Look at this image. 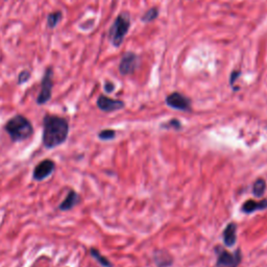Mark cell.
<instances>
[{
    "instance_id": "1",
    "label": "cell",
    "mask_w": 267,
    "mask_h": 267,
    "mask_svg": "<svg viewBox=\"0 0 267 267\" xmlns=\"http://www.w3.org/2000/svg\"><path fill=\"white\" fill-rule=\"evenodd\" d=\"M42 144L46 149H54L64 144L70 132L69 121L62 116L45 114L42 119Z\"/></svg>"
},
{
    "instance_id": "2",
    "label": "cell",
    "mask_w": 267,
    "mask_h": 267,
    "mask_svg": "<svg viewBox=\"0 0 267 267\" xmlns=\"http://www.w3.org/2000/svg\"><path fill=\"white\" fill-rule=\"evenodd\" d=\"M3 130L14 143L28 140L34 133L30 120L21 114H17L8 119L3 126Z\"/></svg>"
},
{
    "instance_id": "3",
    "label": "cell",
    "mask_w": 267,
    "mask_h": 267,
    "mask_svg": "<svg viewBox=\"0 0 267 267\" xmlns=\"http://www.w3.org/2000/svg\"><path fill=\"white\" fill-rule=\"evenodd\" d=\"M131 27V18L127 13L119 14L109 30L108 37L114 47L121 46Z\"/></svg>"
},
{
    "instance_id": "4",
    "label": "cell",
    "mask_w": 267,
    "mask_h": 267,
    "mask_svg": "<svg viewBox=\"0 0 267 267\" xmlns=\"http://www.w3.org/2000/svg\"><path fill=\"white\" fill-rule=\"evenodd\" d=\"M214 254L216 255L214 267H239L243 259L242 252L239 247L235 252H229L223 246L216 245L214 247Z\"/></svg>"
},
{
    "instance_id": "5",
    "label": "cell",
    "mask_w": 267,
    "mask_h": 267,
    "mask_svg": "<svg viewBox=\"0 0 267 267\" xmlns=\"http://www.w3.org/2000/svg\"><path fill=\"white\" fill-rule=\"evenodd\" d=\"M54 76H55L54 68L51 66H48L45 69L44 74H43L41 80V89L36 99L38 106H44L53 98V90L55 86Z\"/></svg>"
},
{
    "instance_id": "6",
    "label": "cell",
    "mask_w": 267,
    "mask_h": 267,
    "mask_svg": "<svg viewBox=\"0 0 267 267\" xmlns=\"http://www.w3.org/2000/svg\"><path fill=\"white\" fill-rule=\"evenodd\" d=\"M166 105L178 111L182 112H191L192 111V102L191 99L185 96L184 94L179 92H174L169 94V95L165 99Z\"/></svg>"
},
{
    "instance_id": "7",
    "label": "cell",
    "mask_w": 267,
    "mask_h": 267,
    "mask_svg": "<svg viewBox=\"0 0 267 267\" xmlns=\"http://www.w3.org/2000/svg\"><path fill=\"white\" fill-rule=\"evenodd\" d=\"M57 168L55 161L44 159L40 161L32 170V179L36 182H42L54 174Z\"/></svg>"
},
{
    "instance_id": "8",
    "label": "cell",
    "mask_w": 267,
    "mask_h": 267,
    "mask_svg": "<svg viewBox=\"0 0 267 267\" xmlns=\"http://www.w3.org/2000/svg\"><path fill=\"white\" fill-rule=\"evenodd\" d=\"M96 106L101 112H105V113H113V112L124 109L125 103L123 100L113 99L103 95V94H100L96 100Z\"/></svg>"
},
{
    "instance_id": "9",
    "label": "cell",
    "mask_w": 267,
    "mask_h": 267,
    "mask_svg": "<svg viewBox=\"0 0 267 267\" xmlns=\"http://www.w3.org/2000/svg\"><path fill=\"white\" fill-rule=\"evenodd\" d=\"M139 65V58L134 53H126L122 56L119 64V72L122 75L133 74Z\"/></svg>"
},
{
    "instance_id": "10",
    "label": "cell",
    "mask_w": 267,
    "mask_h": 267,
    "mask_svg": "<svg viewBox=\"0 0 267 267\" xmlns=\"http://www.w3.org/2000/svg\"><path fill=\"white\" fill-rule=\"evenodd\" d=\"M81 203V196L73 189H69V191L66 195L65 199L62 201V203L59 205L58 209L61 212H67L71 211L73 208Z\"/></svg>"
},
{
    "instance_id": "11",
    "label": "cell",
    "mask_w": 267,
    "mask_h": 267,
    "mask_svg": "<svg viewBox=\"0 0 267 267\" xmlns=\"http://www.w3.org/2000/svg\"><path fill=\"white\" fill-rule=\"evenodd\" d=\"M237 223L232 221L229 222L225 230L222 231V241L223 244H225L227 247H233L237 243Z\"/></svg>"
},
{
    "instance_id": "12",
    "label": "cell",
    "mask_w": 267,
    "mask_h": 267,
    "mask_svg": "<svg viewBox=\"0 0 267 267\" xmlns=\"http://www.w3.org/2000/svg\"><path fill=\"white\" fill-rule=\"evenodd\" d=\"M153 262L157 267H170L175 263V258L166 249H156L153 253Z\"/></svg>"
},
{
    "instance_id": "13",
    "label": "cell",
    "mask_w": 267,
    "mask_h": 267,
    "mask_svg": "<svg viewBox=\"0 0 267 267\" xmlns=\"http://www.w3.org/2000/svg\"><path fill=\"white\" fill-rule=\"evenodd\" d=\"M264 210H267V199H263L260 202L255 200H247L240 208V211L244 214H253L255 212Z\"/></svg>"
},
{
    "instance_id": "14",
    "label": "cell",
    "mask_w": 267,
    "mask_h": 267,
    "mask_svg": "<svg viewBox=\"0 0 267 267\" xmlns=\"http://www.w3.org/2000/svg\"><path fill=\"white\" fill-rule=\"evenodd\" d=\"M266 188H267L266 180L262 178H259L253 183L252 193L256 197V199H262V197L265 195Z\"/></svg>"
},
{
    "instance_id": "15",
    "label": "cell",
    "mask_w": 267,
    "mask_h": 267,
    "mask_svg": "<svg viewBox=\"0 0 267 267\" xmlns=\"http://www.w3.org/2000/svg\"><path fill=\"white\" fill-rule=\"evenodd\" d=\"M63 20V12L62 11H55L51 12L46 17V25L49 30H55L58 25Z\"/></svg>"
},
{
    "instance_id": "16",
    "label": "cell",
    "mask_w": 267,
    "mask_h": 267,
    "mask_svg": "<svg viewBox=\"0 0 267 267\" xmlns=\"http://www.w3.org/2000/svg\"><path fill=\"white\" fill-rule=\"evenodd\" d=\"M90 256L102 267H114L113 263H112L107 257L101 255V253L95 247L90 248Z\"/></svg>"
},
{
    "instance_id": "17",
    "label": "cell",
    "mask_w": 267,
    "mask_h": 267,
    "mask_svg": "<svg viewBox=\"0 0 267 267\" xmlns=\"http://www.w3.org/2000/svg\"><path fill=\"white\" fill-rule=\"evenodd\" d=\"M161 128L163 130H175V131H182L183 125L182 122L179 121L178 119H170L167 122L162 123L160 125Z\"/></svg>"
},
{
    "instance_id": "18",
    "label": "cell",
    "mask_w": 267,
    "mask_h": 267,
    "mask_svg": "<svg viewBox=\"0 0 267 267\" xmlns=\"http://www.w3.org/2000/svg\"><path fill=\"white\" fill-rule=\"evenodd\" d=\"M116 135H117V133L115 130H112V128H105V130L100 131L97 134V137H98V139L101 141H111V140L115 139Z\"/></svg>"
},
{
    "instance_id": "19",
    "label": "cell",
    "mask_w": 267,
    "mask_h": 267,
    "mask_svg": "<svg viewBox=\"0 0 267 267\" xmlns=\"http://www.w3.org/2000/svg\"><path fill=\"white\" fill-rule=\"evenodd\" d=\"M158 15H159L158 8L157 7H151L142 16V21L145 22V23L151 22V21H153L154 19L157 18Z\"/></svg>"
},
{
    "instance_id": "20",
    "label": "cell",
    "mask_w": 267,
    "mask_h": 267,
    "mask_svg": "<svg viewBox=\"0 0 267 267\" xmlns=\"http://www.w3.org/2000/svg\"><path fill=\"white\" fill-rule=\"evenodd\" d=\"M30 77H31V72L28 70V69H24V70L19 72L18 77H17V84H18L19 86L27 84L30 80Z\"/></svg>"
},
{
    "instance_id": "21",
    "label": "cell",
    "mask_w": 267,
    "mask_h": 267,
    "mask_svg": "<svg viewBox=\"0 0 267 267\" xmlns=\"http://www.w3.org/2000/svg\"><path fill=\"white\" fill-rule=\"evenodd\" d=\"M241 72L240 71H233L231 73L230 75V85L232 86V87L234 88V84H235V81L238 79V77L240 76Z\"/></svg>"
},
{
    "instance_id": "22",
    "label": "cell",
    "mask_w": 267,
    "mask_h": 267,
    "mask_svg": "<svg viewBox=\"0 0 267 267\" xmlns=\"http://www.w3.org/2000/svg\"><path fill=\"white\" fill-rule=\"evenodd\" d=\"M103 89H105V91L107 93H112L115 90V85L111 82H107L105 84V86H103Z\"/></svg>"
},
{
    "instance_id": "23",
    "label": "cell",
    "mask_w": 267,
    "mask_h": 267,
    "mask_svg": "<svg viewBox=\"0 0 267 267\" xmlns=\"http://www.w3.org/2000/svg\"><path fill=\"white\" fill-rule=\"evenodd\" d=\"M4 1H7V0H4Z\"/></svg>"
}]
</instances>
